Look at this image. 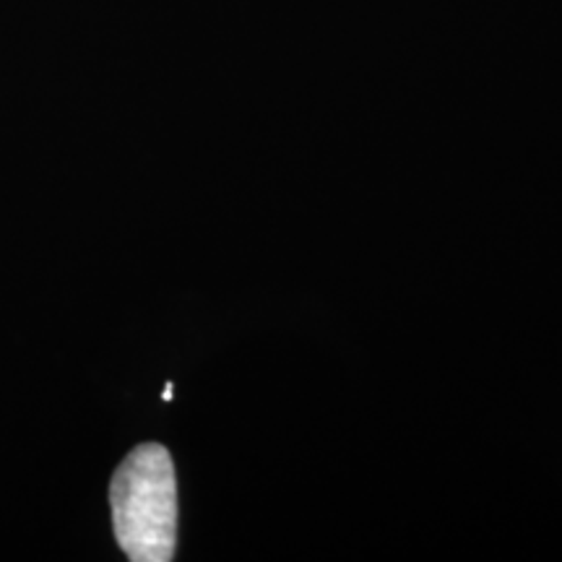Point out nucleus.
<instances>
[{"label":"nucleus","mask_w":562,"mask_h":562,"mask_svg":"<svg viewBox=\"0 0 562 562\" xmlns=\"http://www.w3.org/2000/svg\"><path fill=\"white\" fill-rule=\"evenodd\" d=\"M115 539L133 562H170L178 544V480L159 442H140L110 482Z\"/></svg>","instance_id":"obj_1"},{"label":"nucleus","mask_w":562,"mask_h":562,"mask_svg":"<svg viewBox=\"0 0 562 562\" xmlns=\"http://www.w3.org/2000/svg\"><path fill=\"white\" fill-rule=\"evenodd\" d=\"M172 383H167V389H165V393H161V398H165V402H170V398H172Z\"/></svg>","instance_id":"obj_2"}]
</instances>
